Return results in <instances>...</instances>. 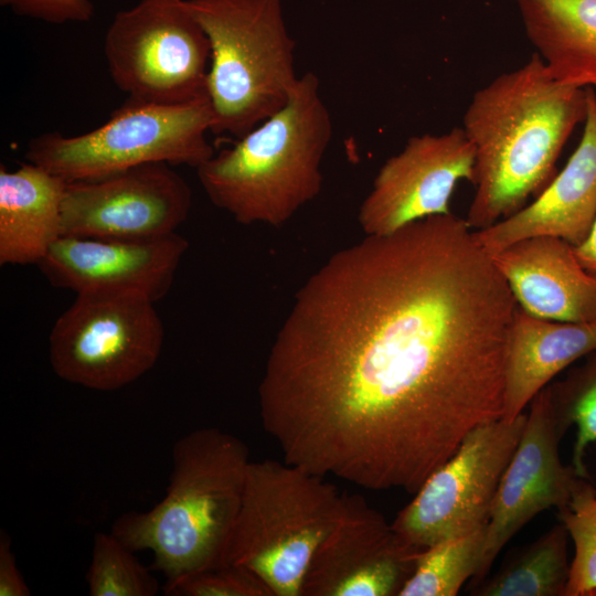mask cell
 I'll use <instances>...</instances> for the list:
<instances>
[{
  "label": "cell",
  "instance_id": "cell-1",
  "mask_svg": "<svg viewBox=\"0 0 596 596\" xmlns=\"http://www.w3.org/2000/svg\"><path fill=\"white\" fill-rule=\"evenodd\" d=\"M517 307L465 219L366 235L297 291L258 386L262 425L291 465L414 494L501 418Z\"/></svg>",
  "mask_w": 596,
  "mask_h": 596
},
{
  "label": "cell",
  "instance_id": "cell-2",
  "mask_svg": "<svg viewBox=\"0 0 596 596\" xmlns=\"http://www.w3.org/2000/svg\"><path fill=\"white\" fill-rule=\"evenodd\" d=\"M586 114L587 88L558 82L536 53L475 92L461 126L475 152L469 227H489L541 193Z\"/></svg>",
  "mask_w": 596,
  "mask_h": 596
},
{
  "label": "cell",
  "instance_id": "cell-3",
  "mask_svg": "<svg viewBox=\"0 0 596 596\" xmlns=\"http://www.w3.org/2000/svg\"><path fill=\"white\" fill-rule=\"evenodd\" d=\"M249 451L214 427L192 430L172 448L164 498L145 512H127L111 533L132 551L149 550L167 581L222 565L244 491Z\"/></svg>",
  "mask_w": 596,
  "mask_h": 596
},
{
  "label": "cell",
  "instance_id": "cell-4",
  "mask_svg": "<svg viewBox=\"0 0 596 596\" xmlns=\"http://www.w3.org/2000/svg\"><path fill=\"white\" fill-rule=\"evenodd\" d=\"M319 84L300 75L280 110L196 168L210 201L237 223L280 227L320 193L333 126Z\"/></svg>",
  "mask_w": 596,
  "mask_h": 596
},
{
  "label": "cell",
  "instance_id": "cell-5",
  "mask_svg": "<svg viewBox=\"0 0 596 596\" xmlns=\"http://www.w3.org/2000/svg\"><path fill=\"white\" fill-rule=\"evenodd\" d=\"M211 47L213 134L242 138L280 110L298 83L283 0H187Z\"/></svg>",
  "mask_w": 596,
  "mask_h": 596
},
{
  "label": "cell",
  "instance_id": "cell-6",
  "mask_svg": "<svg viewBox=\"0 0 596 596\" xmlns=\"http://www.w3.org/2000/svg\"><path fill=\"white\" fill-rule=\"evenodd\" d=\"M343 504L344 493L326 477L284 459L251 460L222 565L252 571L275 596H300L310 560Z\"/></svg>",
  "mask_w": 596,
  "mask_h": 596
},
{
  "label": "cell",
  "instance_id": "cell-7",
  "mask_svg": "<svg viewBox=\"0 0 596 596\" xmlns=\"http://www.w3.org/2000/svg\"><path fill=\"white\" fill-rule=\"evenodd\" d=\"M212 125L207 97L175 105L128 98L107 121L86 134L32 138L25 159L66 182L152 162L196 169L214 155L207 140Z\"/></svg>",
  "mask_w": 596,
  "mask_h": 596
},
{
  "label": "cell",
  "instance_id": "cell-8",
  "mask_svg": "<svg viewBox=\"0 0 596 596\" xmlns=\"http://www.w3.org/2000/svg\"><path fill=\"white\" fill-rule=\"evenodd\" d=\"M104 53L129 99L175 105L207 97L210 42L187 0H140L117 12Z\"/></svg>",
  "mask_w": 596,
  "mask_h": 596
},
{
  "label": "cell",
  "instance_id": "cell-9",
  "mask_svg": "<svg viewBox=\"0 0 596 596\" xmlns=\"http://www.w3.org/2000/svg\"><path fill=\"white\" fill-rule=\"evenodd\" d=\"M164 327L155 301L131 292L76 294L49 337V358L62 380L115 391L157 363Z\"/></svg>",
  "mask_w": 596,
  "mask_h": 596
},
{
  "label": "cell",
  "instance_id": "cell-10",
  "mask_svg": "<svg viewBox=\"0 0 596 596\" xmlns=\"http://www.w3.org/2000/svg\"><path fill=\"white\" fill-rule=\"evenodd\" d=\"M525 422L522 413L473 428L397 513L391 524L398 538L424 550L485 526Z\"/></svg>",
  "mask_w": 596,
  "mask_h": 596
},
{
  "label": "cell",
  "instance_id": "cell-11",
  "mask_svg": "<svg viewBox=\"0 0 596 596\" xmlns=\"http://www.w3.org/2000/svg\"><path fill=\"white\" fill-rule=\"evenodd\" d=\"M192 191L164 162L66 182L62 236L145 240L175 232L188 217Z\"/></svg>",
  "mask_w": 596,
  "mask_h": 596
},
{
  "label": "cell",
  "instance_id": "cell-12",
  "mask_svg": "<svg viewBox=\"0 0 596 596\" xmlns=\"http://www.w3.org/2000/svg\"><path fill=\"white\" fill-rule=\"evenodd\" d=\"M475 152L461 127L411 137L380 168L358 221L365 235H389L413 222L449 214L457 184L471 181Z\"/></svg>",
  "mask_w": 596,
  "mask_h": 596
},
{
  "label": "cell",
  "instance_id": "cell-13",
  "mask_svg": "<svg viewBox=\"0 0 596 596\" xmlns=\"http://www.w3.org/2000/svg\"><path fill=\"white\" fill-rule=\"evenodd\" d=\"M529 405L522 436L491 504L482 558L471 586L486 578L502 547L535 515L566 508L583 479L561 460L558 446L565 434L554 417L549 385Z\"/></svg>",
  "mask_w": 596,
  "mask_h": 596
},
{
  "label": "cell",
  "instance_id": "cell-14",
  "mask_svg": "<svg viewBox=\"0 0 596 596\" xmlns=\"http://www.w3.org/2000/svg\"><path fill=\"white\" fill-rule=\"evenodd\" d=\"M419 551L363 497L344 493L342 514L315 551L300 596H398Z\"/></svg>",
  "mask_w": 596,
  "mask_h": 596
},
{
  "label": "cell",
  "instance_id": "cell-15",
  "mask_svg": "<svg viewBox=\"0 0 596 596\" xmlns=\"http://www.w3.org/2000/svg\"><path fill=\"white\" fill-rule=\"evenodd\" d=\"M189 248L177 232L145 240L61 236L38 264L57 288L82 292H131L152 301L170 290Z\"/></svg>",
  "mask_w": 596,
  "mask_h": 596
},
{
  "label": "cell",
  "instance_id": "cell-16",
  "mask_svg": "<svg viewBox=\"0 0 596 596\" xmlns=\"http://www.w3.org/2000/svg\"><path fill=\"white\" fill-rule=\"evenodd\" d=\"M586 88L587 114L577 148L534 201L475 231L488 253L532 236H557L573 246L587 236L596 217V94L592 87Z\"/></svg>",
  "mask_w": 596,
  "mask_h": 596
},
{
  "label": "cell",
  "instance_id": "cell-17",
  "mask_svg": "<svg viewBox=\"0 0 596 596\" xmlns=\"http://www.w3.org/2000/svg\"><path fill=\"white\" fill-rule=\"evenodd\" d=\"M489 254L528 313L554 321H596V274L582 266L567 241L532 236Z\"/></svg>",
  "mask_w": 596,
  "mask_h": 596
},
{
  "label": "cell",
  "instance_id": "cell-18",
  "mask_svg": "<svg viewBox=\"0 0 596 596\" xmlns=\"http://www.w3.org/2000/svg\"><path fill=\"white\" fill-rule=\"evenodd\" d=\"M595 350L596 321L547 320L518 306L507 338L501 419H515L555 375Z\"/></svg>",
  "mask_w": 596,
  "mask_h": 596
},
{
  "label": "cell",
  "instance_id": "cell-19",
  "mask_svg": "<svg viewBox=\"0 0 596 596\" xmlns=\"http://www.w3.org/2000/svg\"><path fill=\"white\" fill-rule=\"evenodd\" d=\"M66 181L26 162L0 168V265L39 264L62 236Z\"/></svg>",
  "mask_w": 596,
  "mask_h": 596
},
{
  "label": "cell",
  "instance_id": "cell-20",
  "mask_svg": "<svg viewBox=\"0 0 596 596\" xmlns=\"http://www.w3.org/2000/svg\"><path fill=\"white\" fill-rule=\"evenodd\" d=\"M528 40L558 82L596 86V0H514Z\"/></svg>",
  "mask_w": 596,
  "mask_h": 596
},
{
  "label": "cell",
  "instance_id": "cell-21",
  "mask_svg": "<svg viewBox=\"0 0 596 596\" xmlns=\"http://www.w3.org/2000/svg\"><path fill=\"white\" fill-rule=\"evenodd\" d=\"M568 532L560 522L510 553L490 577L471 586L476 596H565Z\"/></svg>",
  "mask_w": 596,
  "mask_h": 596
},
{
  "label": "cell",
  "instance_id": "cell-22",
  "mask_svg": "<svg viewBox=\"0 0 596 596\" xmlns=\"http://www.w3.org/2000/svg\"><path fill=\"white\" fill-rule=\"evenodd\" d=\"M486 525L419 551L414 572L398 596H456L478 572Z\"/></svg>",
  "mask_w": 596,
  "mask_h": 596
},
{
  "label": "cell",
  "instance_id": "cell-23",
  "mask_svg": "<svg viewBox=\"0 0 596 596\" xmlns=\"http://www.w3.org/2000/svg\"><path fill=\"white\" fill-rule=\"evenodd\" d=\"M549 390L552 411L563 433L572 425L577 427L572 466L582 478L589 479L584 457L587 446L596 441V350L564 380L549 385Z\"/></svg>",
  "mask_w": 596,
  "mask_h": 596
},
{
  "label": "cell",
  "instance_id": "cell-24",
  "mask_svg": "<svg viewBox=\"0 0 596 596\" xmlns=\"http://www.w3.org/2000/svg\"><path fill=\"white\" fill-rule=\"evenodd\" d=\"M116 535L98 532L86 573L91 596H155L157 578Z\"/></svg>",
  "mask_w": 596,
  "mask_h": 596
},
{
  "label": "cell",
  "instance_id": "cell-25",
  "mask_svg": "<svg viewBox=\"0 0 596 596\" xmlns=\"http://www.w3.org/2000/svg\"><path fill=\"white\" fill-rule=\"evenodd\" d=\"M557 517L574 543L565 596H596V489L583 478Z\"/></svg>",
  "mask_w": 596,
  "mask_h": 596
},
{
  "label": "cell",
  "instance_id": "cell-26",
  "mask_svg": "<svg viewBox=\"0 0 596 596\" xmlns=\"http://www.w3.org/2000/svg\"><path fill=\"white\" fill-rule=\"evenodd\" d=\"M167 596H275L252 571L237 565H220L174 581L162 587Z\"/></svg>",
  "mask_w": 596,
  "mask_h": 596
},
{
  "label": "cell",
  "instance_id": "cell-27",
  "mask_svg": "<svg viewBox=\"0 0 596 596\" xmlns=\"http://www.w3.org/2000/svg\"><path fill=\"white\" fill-rule=\"evenodd\" d=\"M13 13L47 23L88 22L95 8L92 0H0Z\"/></svg>",
  "mask_w": 596,
  "mask_h": 596
},
{
  "label": "cell",
  "instance_id": "cell-28",
  "mask_svg": "<svg viewBox=\"0 0 596 596\" xmlns=\"http://www.w3.org/2000/svg\"><path fill=\"white\" fill-rule=\"evenodd\" d=\"M9 534L0 531V596H30L31 590L20 573Z\"/></svg>",
  "mask_w": 596,
  "mask_h": 596
},
{
  "label": "cell",
  "instance_id": "cell-29",
  "mask_svg": "<svg viewBox=\"0 0 596 596\" xmlns=\"http://www.w3.org/2000/svg\"><path fill=\"white\" fill-rule=\"evenodd\" d=\"M574 252L582 266L596 274V217L584 241L574 246Z\"/></svg>",
  "mask_w": 596,
  "mask_h": 596
}]
</instances>
